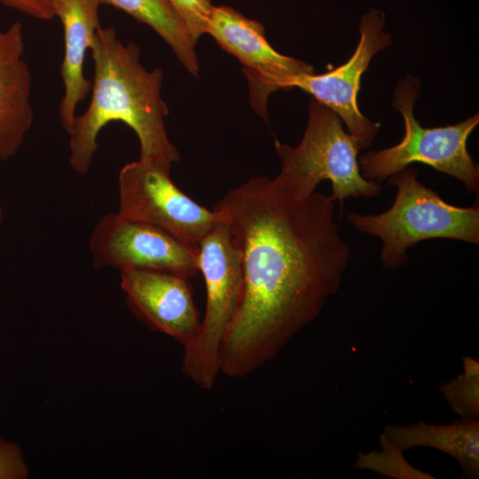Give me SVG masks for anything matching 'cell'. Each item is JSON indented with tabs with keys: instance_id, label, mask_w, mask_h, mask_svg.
Returning a JSON list of instances; mask_svg holds the SVG:
<instances>
[{
	"instance_id": "cell-8",
	"label": "cell",
	"mask_w": 479,
	"mask_h": 479,
	"mask_svg": "<svg viewBox=\"0 0 479 479\" xmlns=\"http://www.w3.org/2000/svg\"><path fill=\"white\" fill-rule=\"evenodd\" d=\"M89 249L98 269L155 271L186 279L199 273L198 247L118 212L106 214L98 221L89 239Z\"/></svg>"
},
{
	"instance_id": "cell-6",
	"label": "cell",
	"mask_w": 479,
	"mask_h": 479,
	"mask_svg": "<svg viewBox=\"0 0 479 479\" xmlns=\"http://www.w3.org/2000/svg\"><path fill=\"white\" fill-rule=\"evenodd\" d=\"M420 81L407 75L394 90L393 105L403 116L404 134L397 145L369 151L358 157L361 174L378 183L414 162L457 178L469 193L479 192V168L469 154L467 142L479 123L478 114L454 125L423 128L414 116Z\"/></svg>"
},
{
	"instance_id": "cell-15",
	"label": "cell",
	"mask_w": 479,
	"mask_h": 479,
	"mask_svg": "<svg viewBox=\"0 0 479 479\" xmlns=\"http://www.w3.org/2000/svg\"><path fill=\"white\" fill-rule=\"evenodd\" d=\"M100 4L119 8L151 27L172 49L179 62L192 75L198 76L200 67L195 43L168 0H98Z\"/></svg>"
},
{
	"instance_id": "cell-12",
	"label": "cell",
	"mask_w": 479,
	"mask_h": 479,
	"mask_svg": "<svg viewBox=\"0 0 479 479\" xmlns=\"http://www.w3.org/2000/svg\"><path fill=\"white\" fill-rule=\"evenodd\" d=\"M25 44L20 21L7 29L0 27V160L20 150L29 130L34 111L32 76L24 60Z\"/></svg>"
},
{
	"instance_id": "cell-2",
	"label": "cell",
	"mask_w": 479,
	"mask_h": 479,
	"mask_svg": "<svg viewBox=\"0 0 479 479\" xmlns=\"http://www.w3.org/2000/svg\"><path fill=\"white\" fill-rule=\"evenodd\" d=\"M94 80L88 108L75 115L69 130V163L85 174L98 150L100 130L112 122H122L136 133L139 159L170 170L180 160L165 127L169 109L161 97L163 72L146 69L140 48L122 43L112 27H99L91 47Z\"/></svg>"
},
{
	"instance_id": "cell-4",
	"label": "cell",
	"mask_w": 479,
	"mask_h": 479,
	"mask_svg": "<svg viewBox=\"0 0 479 479\" xmlns=\"http://www.w3.org/2000/svg\"><path fill=\"white\" fill-rule=\"evenodd\" d=\"M308 110L306 129L296 146L275 142L280 160L278 176L301 198L311 195L326 179L331 182V196L341 206L350 198L378 197L382 185L361 174L358 153L363 147L358 139L346 132L341 118L316 98L310 100Z\"/></svg>"
},
{
	"instance_id": "cell-5",
	"label": "cell",
	"mask_w": 479,
	"mask_h": 479,
	"mask_svg": "<svg viewBox=\"0 0 479 479\" xmlns=\"http://www.w3.org/2000/svg\"><path fill=\"white\" fill-rule=\"evenodd\" d=\"M197 263L206 286V310L197 335L184 346L182 373L200 389H209L220 373L222 342L244 290L241 251L224 214L198 243Z\"/></svg>"
},
{
	"instance_id": "cell-18",
	"label": "cell",
	"mask_w": 479,
	"mask_h": 479,
	"mask_svg": "<svg viewBox=\"0 0 479 479\" xmlns=\"http://www.w3.org/2000/svg\"><path fill=\"white\" fill-rule=\"evenodd\" d=\"M185 24L196 44L200 37L207 34L208 21L214 5L211 0H168Z\"/></svg>"
},
{
	"instance_id": "cell-14",
	"label": "cell",
	"mask_w": 479,
	"mask_h": 479,
	"mask_svg": "<svg viewBox=\"0 0 479 479\" xmlns=\"http://www.w3.org/2000/svg\"><path fill=\"white\" fill-rule=\"evenodd\" d=\"M383 433L402 450L428 447L455 459L463 477H479V419H465L449 424L423 420L409 425H388Z\"/></svg>"
},
{
	"instance_id": "cell-7",
	"label": "cell",
	"mask_w": 479,
	"mask_h": 479,
	"mask_svg": "<svg viewBox=\"0 0 479 479\" xmlns=\"http://www.w3.org/2000/svg\"><path fill=\"white\" fill-rule=\"evenodd\" d=\"M118 187L120 215L157 226L188 245L198 247L224 216L184 193L171 180L170 170L141 159L122 168Z\"/></svg>"
},
{
	"instance_id": "cell-17",
	"label": "cell",
	"mask_w": 479,
	"mask_h": 479,
	"mask_svg": "<svg viewBox=\"0 0 479 479\" xmlns=\"http://www.w3.org/2000/svg\"><path fill=\"white\" fill-rule=\"evenodd\" d=\"M462 362L463 373L441 384L439 392L460 418L479 419V363L469 356Z\"/></svg>"
},
{
	"instance_id": "cell-9",
	"label": "cell",
	"mask_w": 479,
	"mask_h": 479,
	"mask_svg": "<svg viewBox=\"0 0 479 479\" xmlns=\"http://www.w3.org/2000/svg\"><path fill=\"white\" fill-rule=\"evenodd\" d=\"M207 34L243 65L254 111L268 121V98L278 90H288L291 79L313 74V66L278 52L269 43L261 22L228 5L214 6Z\"/></svg>"
},
{
	"instance_id": "cell-11",
	"label": "cell",
	"mask_w": 479,
	"mask_h": 479,
	"mask_svg": "<svg viewBox=\"0 0 479 479\" xmlns=\"http://www.w3.org/2000/svg\"><path fill=\"white\" fill-rule=\"evenodd\" d=\"M121 287L130 310L153 329L183 346L197 335L200 319L188 279L168 272L120 271Z\"/></svg>"
},
{
	"instance_id": "cell-10",
	"label": "cell",
	"mask_w": 479,
	"mask_h": 479,
	"mask_svg": "<svg viewBox=\"0 0 479 479\" xmlns=\"http://www.w3.org/2000/svg\"><path fill=\"white\" fill-rule=\"evenodd\" d=\"M385 26L384 12L371 9L360 20L359 41L346 63L325 74L294 76L288 84V89L299 88L307 91L333 110L363 148L371 145L380 130V123L371 122L359 111L357 92L362 75L373 57L392 43L391 35L385 31Z\"/></svg>"
},
{
	"instance_id": "cell-16",
	"label": "cell",
	"mask_w": 479,
	"mask_h": 479,
	"mask_svg": "<svg viewBox=\"0 0 479 479\" xmlns=\"http://www.w3.org/2000/svg\"><path fill=\"white\" fill-rule=\"evenodd\" d=\"M381 449L358 452L353 467L369 470L391 479H434L435 476L412 466L404 457V451L383 432L379 439Z\"/></svg>"
},
{
	"instance_id": "cell-1",
	"label": "cell",
	"mask_w": 479,
	"mask_h": 479,
	"mask_svg": "<svg viewBox=\"0 0 479 479\" xmlns=\"http://www.w3.org/2000/svg\"><path fill=\"white\" fill-rule=\"evenodd\" d=\"M334 206L331 195H294L279 176L252 177L216 203L241 251L244 276L220 373L243 379L274 359L338 292L350 248Z\"/></svg>"
},
{
	"instance_id": "cell-13",
	"label": "cell",
	"mask_w": 479,
	"mask_h": 479,
	"mask_svg": "<svg viewBox=\"0 0 479 479\" xmlns=\"http://www.w3.org/2000/svg\"><path fill=\"white\" fill-rule=\"evenodd\" d=\"M98 0H54L55 16L64 29V57L60 75L64 95L59 104V119L67 131L75 117L78 104L91 90L92 82L84 76L85 54L90 50L100 27Z\"/></svg>"
},
{
	"instance_id": "cell-3",
	"label": "cell",
	"mask_w": 479,
	"mask_h": 479,
	"mask_svg": "<svg viewBox=\"0 0 479 479\" xmlns=\"http://www.w3.org/2000/svg\"><path fill=\"white\" fill-rule=\"evenodd\" d=\"M397 189L392 206L379 214L350 212L347 219L361 233L381 241V263L396 270L408 262L411 247L428 240L450 239L479 244V204L458 207L444 201L418 179V171L406 167L387 178Z\"/></svg>"
},
{
	"instance_id": "cell-21",
	"label": "cell",
	"mask_w": 479,
	"mask_h": 479,
	"mask_svg": "<svg viewBox=\"0 0 479 479\" xmlns=\"http://www.w3.org/2000/svg\"><path fill=\"white\" fill-rule=\"evenodd\" d=\"M2 222H3V208L0 203V227L2 225Z\"/></svg>"
},
{
	"instance_id": "cell-19",
	"label": "cell",
	"mask_w": 479,
	"mask_h": 479,
	"mask_svg": "<svg viewBox=\"0 0 479 479\" xmlns=\"http://www.w3.org/2000/svg\"><path fill=\"white\" fill-rule=\"evenodd\" d=\"M29 469L21 448L0 438V479H26Z\"/></svg>"
},
{
	"instance_id": "cell-20",
	"label": "cell",
	"mask_w": 479,
	"mask_h": 479,
	"mask_svg": "<svg viewBox=\"0 0 479 479\" xmlns=\"http://www.w3.org/2000/svg\"><path fill=\"white\" fill-rule=\"evenodd\" d=\"M0 3L37 20L56 17L54 0H0Z\"/></svg>"
}]
</instances>
